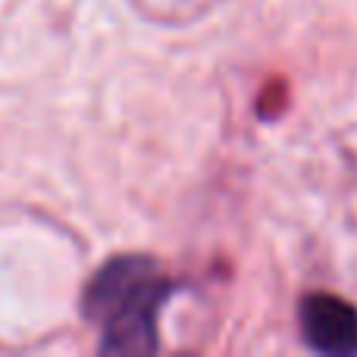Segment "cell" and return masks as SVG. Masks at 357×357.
Listing matches in <instances>:
<instances>
[{
    "label": "cell",
    "instance_id": "7a4b0ae2",
    "mask_svg": "<svg viewBox=\"0 0 357 357\" xmlns=\"http://www.w3.org/2000/svg\"><path fill=\"white\" fill-rule=\"evenodd\" d=\"M298 320L310 351L326 357H357V310L345 298L314 291L301 298Z\"/></svg>",
    "mask_w": 357,
    "mask_h": 357
},
{
    "label": "cell",
    "instance_id": "6da1fadb",
    "mask_svg": "<svg viewBox=\"0 0 357 357\" xmlns=\"http://www.w3.org/2000/svg\"><path fill=\"white\" fill-rule=\"evenodd\" d=\"M176 285L151 257H116L88 282L85 320L100 326V354H154L157 314Z\"/></svg>",
    "mask_w": 357,
    "mask_h": 357
}]
</instances>
